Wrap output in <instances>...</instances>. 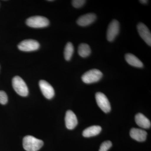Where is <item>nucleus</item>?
Wrapping results in <instances>:
<instances>
[{
  "instance_id": "obj_1",
  "label": "nucleus",
  "mask_w": 151,
  "mask_h": 151,
  "mask_svg": "<svg viewBox=\"0 0 151 151\" xmlns=\"http://www.w3.org/2000/svg\"><path fill=\"white\" fill-rule=\"evenodd\" d=\"M41 140L37 139L32 136L25 137L23 140L24 149L27 151H37L43 145Z\"/></svg>"
},
{
  "instance_id": "obj_2",
  "label": "nucleus",
  "mask_w": 151,
  "mask_h": 151,
  "mask_svg": "<svg viewBox=\"0 0 151 151\" xmlns=\"http://www.w3.org/2000/svg\"><path fill=\"white\" fill-rule=\"evenodd\" d=\"M12 86L14 90L19 95L26 97L29 91L27 85L22 78L19 76H16L12 79Z\"/></svg>"
},
{
  "instance_id": "obj_3",
  "label": "nucleus",
  "mask_w": 151,
  "mask_h": 151,
  "mask_svg": "<svg viewBox=\"0 0 151 151\" xmlns=\"http://www.w3.org/2000/svg\"><path fill=\"white\" fill-rule=\"evenodd\" d=\"M103 75V73L100 70L97 69H91L86 71L82 76L81 79L86 84H92L100 81Z\"/></svg>"
},
{
  "instance_id": "obj_4",
  "label": "nucleus",
  "mask_w": 151,
  "mask_h": 151,
  "mask_svg": "<svg viewBox=\"0 0 151 151\" xmlns=\"http://www.w3.org/2000/svg\"><path fill=\"white\" fill-rule=\"evenodd\" d=\"M26 24L31 27L39 28L48 26L49 21L45 17L36 16L29 18L26 20Z\"/></svg>"
},
{
  "instance_id": "obj_5",
  "label": "nucleus",
  "mask_w": 151,
  "mask_h": 151,
  "mask_svg": "<svg viewBox=\"0 0 151 151\" xmlns=\"http://www.w3.org/2000/svg\"><path fill=\"white\" fill-rule=\"evenodd\" d=\"M95 99L98 107L104 113H108L111 111V104L105 94L102 92H97L95 94Z\"/></svg>"
},
{
  "instance_id": "obj_6",
  "label": "nucleus",
  "mask_w": 151,
  "mask_h": 151,
  "mask_svg": "<svg viewBox=\"0 0 151 151\" xmlns=\"http://www.w3.org/2000/svg\"><path fill=\"white\" fill-rule=\"evenodd\" d=\"M40 44L33 40H26L21 42L18 45L19 50L24 52L35 51L39 48Z\"/></svg>"
},
{
  "instance_id": "obj_7",
  "label": "nucleus",
  "mask_w": 151,
  "mask_h": 151,
  "mask_svg": "<svg viewBox=\"0 0 151 151\" xmlns=\"http://www.w3.org/2000/svg\"><path fill=\"white\" fill-rule=\"evenodd\" d=\"M120 30L119 23L116 19L113 20L108 26L107 32V39L108 41L112 42L119 34Z\"/></svg>"
},
{
  "instance_id": "obj_8",
  "label": "nucleus",
  "mask_w": 151,
  "mask_h": 151,
  "mask_svg": "<svg viewBox=\"0 0 151 151\" xmlns=\"http://www.w3.org/2000/svg\"><path fill=\"white\" fill-rule=\"evenodd\" d=\"M138 33L146 43L151 46V34L148 28L142 23H139L137 26Z\"/></svg>"
},
{
  "instance_id": "obj_9",
  "label": "nucleus",
  "mask_w": 151,
  "mask_h": 151,
  "mask_svg": "<svg viewBox=\"0 0 151 151\" xmlns=\"http://www.w3.org/2000/svg\"><path fill=\"white\" fill-rule=\"evenodd\" d=\"M39 86L42 94L47 99H51L54 97V89L48 82L45 80H40L39 81Z\"/></svg>"
},
{
  "instance_id": "obj_10",
  "label": "nucleus",
  "mask_w": 151,
  "mask_h": 151,
  "mask_svg": "<svg viewBox=\"0 0 151 151\" xmlns=\"http://www.w3.org/2000/svg\"><path fill=\"white\" fill-rule=\"evenodd\" d=\"M65 124L68 129H74L78 124L77 117L73 111H68L65 114Z\"/></svg>"
},
{
  "instance_id": "obj_11",
  "label": "nucleus",
  "mask_w": 151,
  "mask_h": 151,
  "mask_svg": "<svg viewBox=\"0 0 151 151\" xmlns=\"http://www.w3.org/2000/svg\"><path fill=\"white\" fill-rule=\"evenodd\" d=\"M96 19V15L95 14H87L83 15L78 18L77 20V23L80 26H87L94 22Z\"/></svg>"
},
{
  "instance_id": "obj_12",
  "label": "nucleus",
  "mask_w": 151,
  "mask_h": 151,
  "mask_svg": "<svg viewBox=\"0 0 151 151\" xmlns=\"http://www.w3.org/2000/svg\"><path fill=\"white\" fill-rule=\"evenodd\" d=\"M131 137L139 142H144L147 139V132L141 129L133 128L130 132Z\"/></svg>"
},
{
  "instance_id": "obj_13",
  "label": "nucleus",
  "mask_w": 151,
  "mask_h": 151,
  "mask_svg": "<svg viewBox=\"0 0 151 151\" xmlns=\"http://www.w3.org/2000/svg\"><path fill=\"white\" fill-rule=\"evenodd\" d=\"M135 122L139 127L143 129H147L151 127V122L149 119L142 113H139L135 116Z\"/></svg>"
},
{
  "instance_id": "obj_14",
  "label": "nucleus",
  "mask_w": 151,
  "mask_h": 151,
  "mask_svg": "<svg viewBox=\"0 0 151 151\" xmlns=\"http://www.w3.org/2000/svg\"><path fill=\"white\" fill-rule=\"evenodd\" d=\"M102 131V128L99 126H91L86 128L83 131L82 135L84 137H91L100 134Z\"/></svg>"
},
{
  "instance_id": "obj_15",
  "label": "nucleus",
  "mask_w": 151,
  "mask_h": 151,
  "mask_svg": "<svg viewBox=\"0 0 151 151\" xmlns=\"http://www.w3.org/2000/svg\"><path fill=\"white\" fill-rule=\"evenodd\" d=\"M125 60L127 62L132 66L135 67L142 68V62L134 55L128 53L125 55Z\"/></svg>"
},
{
  "instance_id": "obj_16",
  "label": "nucleus",
  "mask_w": 151,
  "mask_h": 151,
  "mask_svg": "<svg viewBox=\"0 0 151 151\" xmlns=\"http://www.w3.org/2000/svg\"><path fill=\"white\" fill-rule=\"evenodd\" d=\"M78 54L81 57L86 58L91 54V50L88 44L82 43L78 46Z\"/></svg>"
},
{
  "instance_id": "obj_17",
  "label": "nucleus",
  "mask_w": 151,
  "mask_h": 151,
  "mask_svg": "<svg viewBox=\"0 0 151 151\" xmlns=\"http://www.w3.org/2000/svg\"><path fill=\"white\" fill-rule=\"evenodd\" d=\"M74 52V47L73 44L70 42H68L65 45L64 51V58L65 60L69 61L71 59Z\"/></svg>"
},
{
  "instance_id": "obj_18",
  "label": "nucleus",
  "mask_w": 151,
  "mask_h": 151,
  "mask_svg": "<svg viewBox=\"0 0 151 151\" xmlns=\"http://www.w3.org/2000/svg\"><path fill=\"white\" fill-rule=\"evenodd\" d=\"M112 146V143L111 141H105L101 144L99 151H108Z\"/></svg>"
},
{
  "instance_id": "obj_19",
  "label": "nucleus",
  "mask_w": 151,
  "mask_h": 151,
  "mask_svg": "<svg viewBox=\"0 0 151 151\" xmlns=\"http://www.w3.org/2000/svg\"><path fill=\"white\" fill-rule=\"evenodd\" d=\"M8 102V96L5 92L0 90V103L5 105Z\"/></svg>"
},
{
  "instance_id": "obj_20",
  "label": "nucleus",
  "mask_w": 151,
  "mask_h": 151,
  "mask_svg": "<svg viewBox=\"0 0 151 151\" xmlns=\"http://www.w3.org/2000/svg\"><path fill=\"white\" fill-rule=\"evenodd\" d=\"M86 1L84 0H73L72 1V5L76 8H79L84 5Z\"/></svg>"
},
{
  "instance_id": "obj_21",
  "label": "nucleus",
  "mask_w": 151,
  "mask_h": 151,
  "mask_svg": "<svg viewBox=\"0 0 151 151\" xmlns=\"http://www.w3.org/2000/svg\"><path fill=\"white\" fill-rule=\"evenodd\" d=\"M139 2L143 4H146L148 3V1H147V0H140L139 1Z\"/></svg>"
}]
</instances>
